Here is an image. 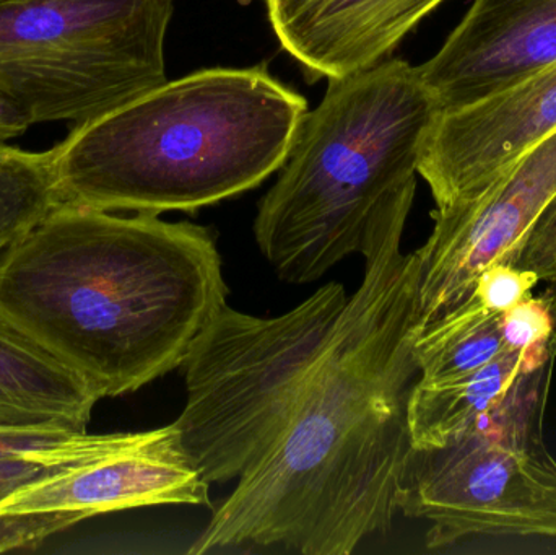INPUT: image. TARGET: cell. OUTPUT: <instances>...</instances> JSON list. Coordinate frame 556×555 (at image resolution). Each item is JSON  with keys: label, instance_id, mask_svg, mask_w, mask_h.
I'll return each instance as SVG.
<instances>
[{"label": "cell", "instance_id": "1", "mask_svg": "<svg viewBox=\"0 0 556 555\" xmlns=\"http://www.w3.org/2000/svg\"><path fill=\"white\" fill-rule=\"evenodd\" d=\"M412 204L376 218L362 251V286L290 426L241 476L189 554L250 544L346 555L391 528L412 446L408 401L420 380L417 256L401 250Z\"/></svg>", "mask_w": 556, "mask_h": 555}, {"label": "cell", "instance_id": "2", "mask_svg": "<svg viewBox=\"0 0 556 555\" xmlns=\"http://www.w3.org/2000/svg\"><path fill=\"white\" fill-rule=\"evenodd\" d=\"M207 228L59 204L0 256V315L98 400L181 367L227 305Z\"/></svg>", "mask_w": 556, "mask_h": 555}, {"label": "cell", "instance_id": "3", "mask_svg": "<svg viewBox=\"0 0 556 555\" xmlns=\"http://www.w3.org/2000/svg\"><path fill=\"white\" fill-rule=\"evenodd\" d=\"M307 111L266 64L166 80L72 126L52 149L59 201L152 215L217 204L281 169Z\"/></svg>", "mask_w": 556, "mask_h": 555}, {"label": "cell", "instance_id": "4", "mask_svg": "<svg viewBox=\"0 0 556 555\" xmlns=\"http://www.w3.org/2000/svg\"><path fill=\"white\" fill-rule=\"evenodd\" d=\"M438 113L417 67L402 59L329 78L254 222L257 244L281 280L311 283L362 254L376 218L415 199L421 149Z\"/></svg>", "mask_w": 556, "mask_h": 555}, {"label": "cell", "instance_id": "5", "mask_svg": "<svg viewBox=\"0 0 556 555\" xmlns=\"http://www.w3.org/2000/svg\"><path fill=\"white\" fill-rule=\"evenodd\" d=\"M349 297L327 283L276 318L227 305L185 364L186 404L175 420L182 450L208 484L256 468L290 426L329 348Z\"/></svg>", "mask_w": 556, "mask_h": 555}, {"label": "cell", "instance_id": "6", "mask_svg": "<svg viewBox=\"0 0 556 555\" xmlns=\"http://www.w3.org/2000/svg\"><path fill=\"white\" fill-rule=\"evenodd\" d=\"M175 0H0V90L31 124L97 119L165 84Z\"/></svg>", "mask_w": 556, "mask_h": 555}, {"label": "cell", "instance_id": "7", "mask_svg": "<svg viewBox=\"0 0 556 555\" xmlns=\"http://www.w3.org/2000/svg\"><path fill=\"white\" fill-rule=\"evenodd\" d=\"M556 351L459 439L408 450L395 504L430 550L473 537L556 538V459L544 437Z\"/></svg>", "mask_w": 556, "mask_h": 555}, {"label": "cell", "instance_id": "8", "mask_svg": "<svg viewBox=\"0 0 556 555\" xmlns=\"http://www.w3.org/2000/svg\"><path fill=\"white\" fill-rule=\"evenodd\" d=\"M556 199V133L518 160L476 201L437 209L417 256V335L457 308L493 264L515 266Z\"/></svg>", "mask_w": 556, "mask_h": 555}, {"label": "cell", "instance_id": "9", "mask_svg": "<svg viewBox=\"0 0 556 555\" xmlns=\"http://www.w3.org/2000/svg\"><path fill=\"white\" fill-rule=\"evenodd\" d=\"M556 133V64L459 110L438 113L418 175L437 209L476 201Z\"/></svg>", "mask_w": 556, "mask_h": 555}, {"label": "cell", "instance_id": "10", "mask_svg": "<svg viewBox=\"0 0 556 555\" xmlns=\"http://www.w3.org/2000/svg\"><path fill=\"white\" fill-rule=\"evenodd\" d=\"M556 64V0H473L418 65L438 111L459 110Z\"/></svg>", "mask_w": 556, "mask_h": 555}, {"label": "cell", "instance_id": "11", "mask_svg": "<svg viewBox=\"0 0 556 555\" xmlns=\"http://www.w3.org/2000/svg\"><path fill=\"white\" fill-rule=\"evenodd\" d=\"M211 484L182 450L175 424L132 432L119 449L0 504L9 512L87 510L93 517L162 505L212 507Z\"/></svg>", "mask_w": 556, "mask_h": 555}, {"label": "cell", "instance_id": "12", "mask_svg": "<svg viewBox=\"0 0 556 555\" xmlns=\"http://www.w3.org/2000/svg\"><path fill=\"white\" fill-rule=\"evenodd\" d=\"M446 0H266L281 48L311 78H340L386 55Z\"/></svg>", "mask_w": 556, "mask_h": 555}, {"label": "cell", "instance_id": "13", "mask_svg": "<svg viewBox=\"0 0 556 555\" xmlns=\"http://www.w3.org/2000/svg\"><path fill=\"white\" fill-rule=\"evenodd\" d=\"M98 401L77 374L0 315V427L85 432Z\"/></svg>", "mask_w": 556, "mask_h": 555}, {"label": "cell", "instance_id": "14", "mask_svg": "<svg viewBox=\"0 0 556 555\" xmlns=\"http://www.w3.org/2000/svg\"><path fill=\"white\" fill-rule=\"evenodd\" d=\"M556 351V332L531 349H506L470 374L443 381H421L408 401V430L414 449H438L472 429L529 368Z\"/></svg>", "mask_w": 556, "mask_h": 555}, {"label": "cell", "instance_id": "15", "mask_svg": "<svg viewBox=\"0 0 556 555\" xmlns=\"http://www.w3.org/2000/svg\"><path fill=\"white\" fill-rule=\"evenodd\" d=\"M503 315L490 312L476 293L415 335L414 354L421 381L470 374L506 351Z\"/></svg>", "mask_w": 556, "mask_h": 555}, {"label": "cell", "instance_id": "16", "mask_svg": "<svg viewBox=\"0 0 556 555\" xmlns=\"http://www.w3.org/2000/svg\"><path fill=\"white\" fill-rule=\"evenodd\" d=\"M59 204L52 149L29 152L0 142V256Z\"/></svg>", "mask_w": 556, "mask_h": 555}, {"label": "cell", "instance_id": "17", "mask_svg": "<svg viewBox=\"0 0 556 555\" xmlns=\"http://www.w3.org/2000/svg\"><path fill=\"white\" fill-rule=\"evenodd\" d=\"M132 433V432H130ZM130 433H106L97 445L81 452L52 456L0 459V504L42 482L67 475L123 446Z\"/></svg>", "mask_w": 556, "mask_h": 555}, {"label": "cell", "instance_id": "18", "mask_svg": "<svg viewBox=\"0 0 556 555\" xmlns=\"http://www.w3.org/2000/svg\"><path fill=\"white\" fill-rule=\"evenodd\" d=\"M101 437L64 427H0V459L81 452L97 445Z\"/></svg>", "mask_w": 556, "mask_h": 555}, {"label": "cell", "instance_id": "19", "mask_svg": "<svg viewBox=\"0 0 556 555\" xmlns=\"http://www.w3.org/2000/svg\"><path fill=\"white\" fill-rule=\"evenodd\" d=\"M93 517L87 510L9 512L0 514V553L29 550L48 538Z\"/></svg>", "mask_w": 556, "mask_h": 555}, {"label": "cell", "instance_id": "20", "mask_svg": "<svg viewBox=\"0 0 556 555\" xmlns=\"http://www.w3.org/2000/svg\"><path fill=\"white\" fill-rule=\"evenodd\" d=\"M541 283L534 273L519 269L511 264H493L480 274L473 293L490 312L505 315L509 310L532 297V290Z\"/></svg>", "mask_w": 556, "mask_h": 555}, {"label": "cell", "instance_id": "21", "mask_svg": "<svg viewBox=\"0 0 556 555\" xmlns=\"http://www.w3.org/2000/svg\"><path fill=\"white\" fill-rule=\"evenodd\" d=\"M506 349H531L555 335L554 318L544 295L529 297L503 315Z\"/></svg>", "mask_w": 556, "mask_h": 555}, {"label": "cell", "instance_id": "22", "mask_svg": "<svg viewBox=\"0 0 556 555\" xmlns=\"http://www.w3.org/2000/svg\"><path fill=\"white\" fill-rule=\"evenodd\" d=\"M515 266L534 273L541 282H548L555 276L556 199L529 235Z\"/></svg>", "mask_w": 556, "mask_h": 555}, {"label": "cell", "instance_id": "23", "mask_svg": "<svg viewBox=\"0 0 556 555\" xmlns=\"http://www.w3.org/2000/svg\"><path fill=\"white\" fill-rule=\"evenodd\" d=\"M33 126L28 114L9 94L0 90V142L23 136Z\"/></svg>", "mask_w": 556, "mask_h": 555}, {"label": "cell", "instance_id": "24", "mask_svg": "<svg viewBox=\"0 0 556 555\" xmlns=\"http://www.w3.org/2000/svg\"><path fill=\"white\" fill-rule=\"evenodd\" d=\"M547 300L548 308H551L552 318H554L555 331H556V274L547 282V289L542 293Z\"/></svg>", "mask_w": 556, "mask_h": 555}]
</instances>
